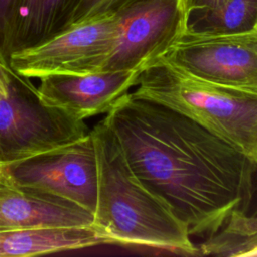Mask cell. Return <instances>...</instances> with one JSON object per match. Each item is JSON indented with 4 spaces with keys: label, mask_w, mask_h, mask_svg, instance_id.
Here are the masks:
<instances>
[{
    "label": "cell",
    "mask_w": 257,
    "mask_h": 257,
    "mask_svg": "<svg viewBox=\"0 0 257 257\" xmlns=\"http://www.w3.org/2000/svg\"><path fill=\"white\" fill-rule=\"evenodd\" d=\"M103 122L135 174L191 236L217 232L241 200L250 160L192 118L125 92Z\"/></svg>",
    "instance_id": "1"
},
{
    "label": "cell",
    "mask_w": 257,
    "mask_h": 257,
    "mask_svg": "<svg viewBox=\"0 0 257 257\" xmlns=\"http://www.w3.org/2000/svg\"><path fill=\"white\" fill-rule=\"evenodd\" d=\"M90 134L98 172L93 225L106 244L200 255L187 225L135 174L103 120Z\"/></svg>",
    "instance_id": "2"
},
{
    "label": "cell",
    "mask_w": 257,
    "mask_h": 257,
    "mask_svg": "<svg viewBox=\"0 0 257 257\" xmlns=\"http://www.w3.org/2000/svg\"><path fill=\"white\" fill-rule=\"evenodd\" d=\"M135 86L134 95L178 110L257 159V94L198 78L161 58L141 71Z\"/></svg>",
    "instance_id": "3"
},
{
    "label": "cell",
    "mask_w": 257,
    "mask_h": 257,
    "mask_svg": "<svg viewBox=\"0 0 257 257\" xmlns=\"http://www.w3.org/2000/svg\"><path fill=\"white\" fill-rule=\"evenodd\" d=\"M84 120L44 105L29 78L0 67V168L83 138Z\"/></svg>",
    "instance_id": "4"
},
{
    "label": "cell",
    "mask_w": 257,
    "mask_h": 257,
    "mask_svg": "<svg viewBox=\"0 0 257 257\" xmlns=\"http://www.w3.org/2000/svg\"><path fill=\"white\" fill-rule=\"evenodd\" d=\"M117 33L115 12L78 19L36 45L13 51L10 67L26 78L102 71Z\"/></svg>",
    "instance_id": "5"
},
{
    "label": "cell",
    "mask_w": 257,
    "mask_h": 257,
    "mask_svg": "<svg viewBox=\"0 0 257 257\" xmlns=\"http://www.w3.org/2000/svg\"><path fill=\"white\" fill-rule=\"evenodd\" d=\"M0 169L16 187L62 198L94 214L98 172L90 131L70 145Z\"/></svg>",
    "instance_id": "6"
},
{
    "label": "cell",
    "mask_w": 257,
    "mask_h": 257,
    "mask_svg": "<svg viewBox=\"0 0 257 257\" xmlns=\"http://www.w3.org/2000/svg\"><path fill=\"white\" fill-rule=\"evenodd\" d=\"M160 58L198 78L257 94V29L231 35L184 32Z\"/></svg>",
    "instance_id": "7"
},
{
    "label": "cell",
    "mask_w": 257,
    "mask_h": 257,
    "mask_svg": "<svg viewBox=\"0 0 257 257\" xmlns=\"http://www.w3.org/2000/svg\"><path fill=\"white\" fill-rule=\"evenodd\" d=\"M115 13L116 39L103 70H143L185 32L184 0H141Z\"/></svg>",
    "instance_id": "8"
},
{
    "label": "cell",
    "mask_w": 257,
    "mask_h": 257,
    "mask_svg": "<svg viewBox=\"0 0 257 257\" xmlns=\"http://www.w3.org/2000/svg\"><path fill=\"white\" fill-rule=\"evenodd\" d=\"M142 70H102L89 73H58L40 77L36 91L40 101L77 119L106 113L137 84Z\"/></svg>",
    "instance_id": "9"
},
{
    "label": "cell",
    "mask_w": 257,
    "mask_h": 257,
    "mask_svg": "<svg viewBox=\"0 0 257 257\" xmlns=\"http://www.w3.org/2000/svg\"><path fill=\"white\" fill-rule=\"evenodd\" d=\"M93 214L62 198L0 179V231L35 226H91Z\"/></svg>",
    "instance_id": "10"
},
{
    "label": "cell",
    "mask_w": 257,
    "mask_h": 257,
    "mask_svg": "<svg viewBox=\"0 0 257 257\" xmlns=\"http://www.w3.org/2000/svg\"><path fill=\"white\" fill-rule=\"evenodd\" d=\"M77 0H16L0 47L8 59L13 51L36 45L66 26Z\"/></svg>",
    "instance_id": "11"
},
{
    "label": "cell",
    "mask_w": 257,
    "mask_h": 257,
    "mask_svg": "<svg viewBox=\"0 0 257 257\" xmlns=\"http://www.w3.org/2000/svg\"><path fill=\"white\" fill-rule=\"evenodd\" d=\"M106 244L91 226H35L0 231V257L36 256Z\"/></svg>",
    "instance_id": "12"
},
{
    "label": "cell",
    "mask_w": 257,
    "mask_h": 257,
    "mask_svg": "<svg viewBox=\"0 0 257 257\" xmlns=\"http://www.w3.org/2000/svg\"><path fill=\"white\" fill-rule=\"evenodd\" d=\"M257 29V0H228L213 8H192L185 13V32L196 35H231Z\"/></svg>",
    "instance_id": "13"
},
{
    "label": "cell",
    "mask_w": 257,
    "mask_h": 257,
    "mask_svg": "<svg viewBox=\"0 0 257 257\" xmlns=\"http://www.w3.org/2000/svg\"><path fill=\"white\" fill-rule=\"evenodd\" d=\"M138 1L141 0H77L69 13L66 26L78 19L102 13L115 12Z\"/></svg>",
    "instance_id": "14"
},
{
    "label": "cell",
    "mask_w": 257,
    "mask_h": 257,
    "mask_svg": "<svg viewBox=\"0 0 257 257\" xmlns=\"http://www.w3.org/2000/svg\"><path fill=\"white\" fill-rule=\"evenodd\" d=\"M232 212L241 217L257 219V159L249 162L241 200Z\"/></svg>",
    "instance_id": "15"
},
{
    "label": "cell",
    "mask_w": 257,
    "mask_h": 257,
    "mask_svg": "<svg viewBox=\"0 0 257 257\" xmlns=\"http://www.w3.org/2000/svg\"><path fill=\"white\" fill-rule=\"evenodd\" d=\"M15 1L16 0H0V44L5 34L8 20Z\"/></svg>",
    "instance_id": "16"
},
{
    "label": "cell",
    "mask_w": 257,
    "mask_h": 257,
    "mask_svg": "<svg viewBox=\"0 0 257 257\" xmlns=\"http://www.w3.org/2000/svg\"><path fill=\"white\" fill-rule=\"evenodd\" d=\"M228 0H184L185 10L192 8H213L217 7Z\"/></svg>",
    "instance_id": "17"
},
{
    "label": "cell",
    "mask_w": 257,
    "mask_h": 257,
    "mask_svg": "<svg viewBox=\"0 0 257 257\" xmlns=\"http://www.w3.org/2000/svg\"><path fill=\"white\" fill-rule=\"evenodd\" d=\"M0 67H10V65L8 63V59L4 55L1 48H0Z\"/></svg>",
    "instance_id": "18"
},
{
    "label": "cell",
    "mask_w": 257,
    "mask_h": 257,
    "mask_svg": "<svg viewBox=\"0 0 257 257\" xmlns=\"http://www.w3.org/2000/svg\"><path fill=\"white\" fill-rule=\"evenodd\" d=\"M3 178H5V176L3 175V173H2V171H1V169H0V179H3Z\"/></svg>",
    "instance_id": "19"
}]
</instances>
